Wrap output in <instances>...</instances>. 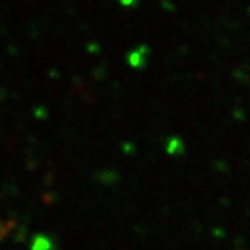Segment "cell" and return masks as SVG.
Returning <instances> with one entry per match:
<instances>
[{
  "instance_id": "1",
  "label": "cell",
  "mask_w": 250,
  "mask_h": 250,
  "mask_svg": "<svg viewBox=\"0 0 250 250\" xmlns=\"http://www.w3.org/2000/svg\"><path fill=\"white\" fill-rule=\"evenodd\" d=\"M32 250H51V243L47 237H37L33 240Z\"/></svg>"
}]
</instances>
